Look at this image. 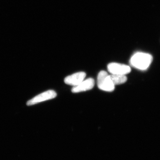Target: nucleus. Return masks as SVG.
<instances>
[{"mask_svg": "<svg viewBox=\"0 0 160 160\" xmlns=\"http://www.w3.org/2000/svg\"><path fill=\"white\" fill-rule=\"evenodd\" d=\"M152 61V57L149 53L138 52L132 57L129 63L132 67L145 70L149 68Z\"/></svg>", "mask_w": 160, "mask_h": 160, "instance_id": "obj_1", "label": "nucleus"}, {"mask_svg": "<svg viewBox=\"0 0 160 160\" xmlns=\"http://www.w3.org/2000/svg\"><path fill=\"white\" fill-rule=\"evenodd\" d=\"M95 84L94 80L92 78L84 80L78 86H74L72 89V91L73 93L88 91L92 89L94 87Z\"/></svg>", "mask_w": 160, "mask_h": 160, "instance_id": "obj_6", "label": "nucleus"}, {"mask_svg": "<svg viewBox=\"0 0 160 160\" xmlns=\"http://www.w3.org/2000/svg\"><path fill=\"white\" fill-rule=\"evenodd\" d=\"M57 93L54 90H49L38 95L33 98L29 100L27 102V106H30L38 103L42 102L44 101H47L56 97Z\"/></svg>", "mask_w": 160, "mask_h": 160, "instance_id": "obj_3", "label": "nucleus"}, {"mask_svg": "<svg viewBox=\"0 0 160 160\" xmlns=\"http://www.w3.org/2000/svg\"><path fill=\"white\" fill-rule=\"evenodd\" d=\"M86 77V73L83 72H80L72 74L65 78L64 82L67 85L76 86L82 82Z\"/></svg>", "mask_w": 160, "mask_h": 160, "instance_id": "obj_5", "label": "nucleus"}, {"mask_svg": "<svg viewBox=\"0 0 160 160\" xmlns=\"http://www.w3.org/2000/svg\"><path fill=\"white\" fill-rule=\"evenodd\" d=\"M110 77L115 86L122 84L126 82L127 80L125 75L111 74L110 75Z\"/></svg>", "mask_w": 160, "mask_h": 160, "instance_id": "obj_7", "label": "nucleus"}, {"mask_svg": "<svg viewBox=\"0 0 160 160\" xmlns=\"http://www.w3.org/2000/svg\"><path fill=\"white\" fill-rule=\"evenodd\" d=\"M97 83L99 89L103 91L112 92L114 90L115 85L106 71H101L98 73Z\"/></svg>", "mask_w": 160, "mask_h": 160, "instance_id": "obj_2", "label": "nucleus"}, {"mask_svg": "<svg viewBox=\"0 0 160 160\" xmlns=\"http://www.w3.org/2000/svg\"><path fill=\"white\" fill-rule=\"evenodd\" d=\"M107 68L111 74L126 75L131 71V68L129 66L118 63H110L108 65Z\"/></svg>", "mask_w": 160, "mask_h": 160, "instance_id": "obj_4", "label": "nucleus"}]
</instances>
